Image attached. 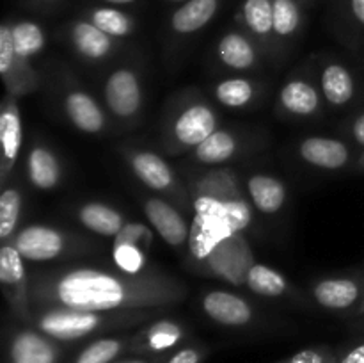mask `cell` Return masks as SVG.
Masks as SVG:
<instances>
[{"label":"cell","mask_w":364,"mask_h":363,"mask_svg":"<svg viewBox=\"0 0 364 363\" xmlns=\"http://www.w3.org/2000/svg\"><path fill=\"white\" fill-rule=\"evenodd\" d=\"M363 315H364V299H363V301H361V305H359V308L355 310V313H354V315L350 317V319H354V317H363Z\"/></svg>","instance_id":"46"},{"label":"cell","mask_w":364,"mask_h":363,"mask_svg":"<svg viewBox=\"0 0 364 363\" xmlns=\"http://www.w3.org/2000/svg\"><path fill=\"white\" fill-rule=\"evenodd\" d=\"M0 77L7 95L16 98L32 95L43 84L41 73L36 70L32 60L21 57L14 48L11 23H2L0 27Z\"/></svg>","instance_id":"20"},{"label":"cell","mask_w":364,"mask_h":363,"mask_svg":"<svg viewBox=\"0 0 364 363\" xmlns=\"http://www.w3.org/2000/svg\"><path fill=\"white\" fill-rule=\"evenodd\" d=\"M348 327H350L358 337H364V315L348 319Z\"/></svg>","instance_id":"43"},{"label":"cell","mask_w":364,"mask_h":363,"mask_svg":"<svg viewBox=\"0 0 364 363\" xmlns=\"http://www.w3.org/2000/svg\"><path fill=\"white\" fill-rule=\"evenodd\" d=\"M153 231L155 230L149 224L128 221L127 226L114 237V265L130 274H142L151 269L148 258L153 246Z\"/></svg>","instance_id":"21"},{"label":"cell","mask_w":364,"mask_h":363,"mask_svg":"<svg viewBox=\"0 0 364 363\" xmlns=\"http://www.w3.org/2000/svg\"><path fill=\"white\" fill-rule=\"evenodd\" d=\"M64 344L46 337L34 326L18 322L7 333L4 363H60Z\"/></svg>","instance_id":"19"},{"label":"cell","mask_w":364,"mask_h":363,"mask_svg":"<svg viewBox=\"0 0 364 363\" xmlns=\"http://www.w3.org/2000/svg\"><path fill=\"white\" fill-rule=\"evenodd\" d=\"M169 356H137V354H132V358L117 359V362H114V363H166Z\"/></svg>","instance_id":"42"},{"label":"cell","mask_w":364,"mask_h":363,"mask_svg":"<svg viewBox=\"0 0 364 363\" xmlns=\"http://www.w3.org/2000/svg\"><path fill=\"white\" fill-rule=\"evenodd\" d=\"M220 0H187L169 20V28L178 38H187L205 28L217 14Z\"/></svg>","instance_id":"31"},{"label":"cell","mask_w":364,"mask_h":363,"mask_svg":"<svg viewBox=\"0 0 364 363\" xmlns=\"http://www.w3.org/2000/svg\"><path fill=\"white\" fill-rule=\"evenodd\" d=\"M210 354V347L203 342L191 340L167 358L166 363H203Z\"/></svg>","instance_id":"39"},{"label":"cell","mask_w":364,"mask_h":363,"mask_svg":"<svg viewBox=\"0 0 364 363\" xmlns=\"http://www.w3.org/2000/svg\"><path fill=\"white\" fill-rule=\"evenodd\" d=\"M107 4H112V6H124V4H132L135 0H103Z\"/></svg>","instance_id":"44"},{"label":"cell","mask_w":364,"mask_h":363,"mask_svg":"<svg viewBox=\"0 0 364 363\" xmlns=\"http://www.w3.org/2000/svg\"><path fill=\"white\" fill-rule=\"evenodd\" d=\"M238 20L244 31L262 46L267 56L277 52L274 36V0H244Z\"/></svg>","instance_id":"29"},{"label":"cell","mask_w":364,"mask_h":363,"mask_svg":"<svg viewBox=\"0 0 364 363\" xmlns=\"http://www.w3.org/2000/svg\"><path fill=\"white\" fill-rule=\"evenodd\" d=\"M199 308L208 320L228 330H255L262 313L244 295L228 288H208L199 298Z\"/></svg>","instance_id":"15"},{"label":"cell","mask_w":364,"mask_h":363,"mask_svg":"<svg viewBox=\"0 0 364 363\" xmlns=\"http://www.w3.org/2000/svg\"><path fill=\"white\" fill-rule=\"evenodd\" d=\"M323 109L326 102L313 68L302 66L294 71L277 93L276 112L287 120H316Z\"/></svg>","instance_id":"12"},{"label":"cell","mask_w":364,"mask_h":363,"mask_svg":"<svg viewBox=\"0 0 364 363\" xmlns=\"http://www.w3.org/2000/svg\"><path fill=\"white\" fill-rule=\"evenodd\" d=\"M21 142H23V123H21L20 105L18 98L13 95L4 96L0 105V185H6L11 180L16 160L20 157Z\"/></svg>","instance_id":"25"},{"label":"cell","mask_w":364,"mask_h":363,"mask_svg":"<svg viewBox=\"0 0 364 363\" xmlns=\"http://www.w3.org/2000/svg\"><path fill=\"white\" fill-rule=\"evenodd\" d=\"M245 288L259 298L272 301H288L302 306H315L308 294H302L283 273L267 263L255 262L245 276Z\"/></svg>","instance_id":"24"},{"label":"cell","mask_w":364,"mask_h":363,"mask_svg":"<svg viewBox=\"0 0 364 363\" xmlns=\"http://www.w3.org/2000/svg\"><path fill=\"white\" fill-rule=\"evenodd\" d=\"M119 155L123 157L124 164L132 171V174L148 191L171 199L185 212L194 210L191 191L178 177L174 167L162 155L148 148H137V146L130 144H121Z\"/></svg>","instance_id":"7"},{"label":"cell","mask_w":364,"mask_h":363,"mask_svg":"<svg viewBox=\"0 0 364 363\" xmlns=\"http://www.w3.org/2000/svg\"><path fill=\"white\" fill-rule=\"evenodd\" d=\"M59 98L63 112L73 128L82 134L98 135L107 130L109 114L102 102L89 93L66 66H60Z\"/></svg>","instance_id":"10"},{"label":"cell","mask_w":364,"mask_h":363,"mask_svg":"<svg viewBox=\"0 0 364 363\" xmlns=\"http://www.w3.org/2000/svg\"><path fill=\"white\" fill-rule=\"evenodd\" d=\"M87 20L116 39L128 38L135 31V20L116 7H95L89 11Z\"/></svg>","instance_id":"36"},{"label":"cell","mask_w":364,"mask_h":363,"mask_svg":"<svg viewBox=\"0 0 364 363\" xmlns=\"http://www.w3.org/2000/svg\"><path fill=\"white\" fill-rule=\"evenodd\" d=\"M313 66L326 105L334 110L363 105L364 82L350 64L333 56H320Z\"/></svg>","instance_id":"9"},{"label":"cell","mask_w":364,"mask_h":363,"mask_svg":"<svg viewBox=\"0 0 364 363\" xmlns=\"http://www.w3.org/2000/svg\"><path fill=\"white\" fill-rule=\"evenodd\" d=\"M141 206L149 226L160 235L169 248L176 249L187 258L191 244L192 221L185 217V210L164 196L149 192L141 196Z\"/></svg>","instance_id":"16"},{"label":"cell","mask_w":364,"mask_h":363,"mask_svg":"<svg viewBox=\"0 0 364 363\" xmlns=\"http://www.w3.org/2000/svg\"><path fill=\"white\" fill-rule=\"evenodd\" d=\"M27 260L20 255L13 242L0 246V287L18 322L34 326L31 301V270L25 267Z\"/></svg>","instance_id":"13"},{"label":"cell","mask_w":364,"mask_h":363,"mask_svg":"<svg viewBox=\"0 0 364 363\" xmlns=\"http://www.w3.org/2000/svg\"><path fill=\"white\" fill-rule=\"evenodd\" d=\"M348 6H350L352 18H354L359 31L364 36V0H348Z\"/></svg>","instance_id":"41"},{"label":"cell","mask_w":364,"mask_h":363,"mask_svg":"<svg viewBox=\"0 0 364 363\" xmlns=\"http://www.w3.org/2000/svg\"><path fill=\"white\" fill-rule=\"evenodd\" d=\"M194 217L210 224H228L237 233L256 230L258 214L249 201L237 171L228 166L205 169L188 185Z\"/></svg>","instance_id":"2"},{"label":"cell","mask_w":364,"mask_h":363,"mask_svg":"<svg viewBox=\"0 0 364 363\" xmlns=\"http://www.w3.org/2000/svg\"><path fill=\"white\" fill-rule=\"evenodd\" d=\"M276 363H336V349L331 345L306 347Z\"/></svg>","instance_id":"38"},{"label":"cell","mask_w":364,"mask_h":363,"mask_svg":"<svg viewBox=\"0 0 364 363\" xmlns=\"http://www.w3.org/2000/svg\"><path fill=\"white\" fill-rule=\"evenodd\" d=\"M341 137L347 139L358 153H364V105L355 107L340 127Z\"/></svg>","instance_id":"37"},{"label":"cell","mask_w":364,"mask_h":363,"mask_svg":"<svg viewBox=\"0 0 364 363\" xmlns=\"http://www.w3.org/2000/svg\"><path fill=\"white\" fill-rule=\"evenodd\" d=\"M75 217L91 233L98 237H116L124 226L128 219L119 209L109 205L105 201H84L75 209Z\"/></svg>","instance_id":"30"},{"label":"cell","mask_w":364,"mask_h":363,"mask_svg":"<svg viewBox=\"0 0 364 363\" xmlns=\"http://www.w3.org/2000/svg\"><path fill=\"white\" fill-rule=\"evenodd\" d=\"M220 127L215 107L196 88L174 93L166 103L160 144L167 155L191 153Z\"/></svg>","instance_id":"5"},{"label":"cell","mask_w":364,"mask_h":363,"mask_svg":"<svg viewBox=\"0 0 364 363\" xmlns=\"http://www.w3.org/2000/svg\"><path fill=\"white\" fill-rule=\"evenodd\" d=\"M66 39L77 56L91 64L105 63L117 52L116 38L100 31L89 20H75L68 25Z\"/></svg>","instance_id":"27"},{"label":"cell","mask_w":364,"mask_h":363,"mask_svg":"<svg viewBox=\"0 0 364 363\" xmlns=\"http://www.w3.org/2000/svg\"><path fill=\"white\" fill-rule=\"evenodd\" d=\"M304 25V13L297 0H274V36L277 52H283L284 43L297 38Z\"/></svg>","instance_id":"33"},{"label":"cell","mask_w":364,"mask_h":363,"mask_svg":"<svg viewBox=\"0 0 364 363\" xmlns=\"http://www.w3.org/2000/svg\"><path fill=\"white\" fill-rule=\"evenodd\" d=\"M308 295L318 308L350 319L364 299V267L316 278L308 285Z\"/></svg>","instance_id":"11"},{"label":"cell","mask_w":364,"mask_h":363,"mask_svg":"<svg viewBox=\"0 0 364 363\" xmlns=\"http://www.w3.org/2000/svg\"><path fill=\"white\" fill-rule=\"evenodd\" d=\"M256 262L244 233L228 224H210L194 217L187 263L205 276L231 285H245V276Z\"/></svg>","instance_id":"3"},{"label":"cell","mask_w":364,"mask_h":363,"mask_svg":"<svg viewBox=\"0 0 364 363\" xmlns=\"http://www.w3.org/2000/svg\"><path fill=\"white\" fill-rule=\"evenodd\" d=\"M171 308H141L123 312H78V310L34 306V327L60 344H73L84 338L105 335L110 331L132 330L166 315Z\"/></svg>","instance_id":"4"},{"label":"cell","mask_w":364,"mask_h":363,"mask_svg":"<svg viewBox=\"0 0 364 363\" xmlns=\"http://www.w3.org/2000/svg\"><path fill=\"white\" fill-rule=\"evenodd\" d=\"M21 210H23V192L18 185H2L0 192V242H11L20 230Z\"/></svg>","instance_id":"34"},{"label":"cell","mask_w":364,"mask_h":363,"mask_svg":"<svg viewBox=\"0 0 364 363\" xmlns=\"http://www.w3.org/2000/svg\"><path fill=\"white\" fill-rule=\"evenodd\" d=\"M180 278L162 269L130 274L114 267L59 265L31 270V301L34 306L78 312H123L141 308H173L187 299Z\"/></svg>","instance_id":"1"},{"label":"cell","mask_w":364,"mask_h":363,"mask_svg":"<svg viewBox=\"0 0 364 363\" xmlns=\"http://www.w3.org/2000/svg\"><path fill=\"white\" fill-rule=\"evenodd\" d=\"M265 96V82L259 78L233 75L210 85V100L228 110H247Z\"/></svg>","instance_id":"26"},{"label":"cell","mask_w":364,"mask_h":363,"mask_svg":"<svg viewBox=\"0 0 364 363\" xmlns=\"http://www.w3.org/2000/svg\"><path fill=\"white\" fill-rule=\"evenodd\" d=\"M64 167L52 146L41 139L32 141L25 155V177L36 191H53L63 184Z\"/></svg>","instance_id":"28"},{"label":"cell","mask_w":364,"mask_h":363,"mask_svg":"<svg viewBox=\"0 0 364 363\" xmlns=\"http://www.w3.org/2000/svg\"><path fill=\"white\" fill-rule=\"evenodd\" d=\"M354 171H364V153H361L358 159V164H355Z\"/></svg>","instance_id":"45"},{"label":"cell","mask_w":364,"mask_h":363,"mask_svg":"<svg viewBox=\"0 0 364 363\" xmlns=\"http://www.w3.org/2000/svg\"><path fill=\"white\" fill-rule=\"evenodd\" d=\"M242 185L258 216L274 219L287 210L290 191L287 182L277 174L263 169L249 171Z\"/></svg>","instance_id":"22"},{"label":"cell","mask_w":364,"mask_h":363,"mask_svg":"<svg viewBox=\"0 0 364 363\" xmlns=\"http://www.w3.org/2000/svg\"><path fill=\"white\" fill-rule=\"evenodd\" d=\"M171 2H187V0H171Z\"/></svg>","instance_id":"47"},{"label":"cell","mask_w":364,"mask_h":363,"mask_svg":"<svg viewBox=\"0 0 364 363\" xmlns=\"http://www.w3.org/2000/svg\"><path fill=\"white\" fill-rule=\"evenodd\" d=\"M144 82L134 64H121L107 73L102 85V103L110 120L121 128L135 127L144 110Z\"/></svg>","instance_id":"8"},{"label":"cell","mask_w":364,"mask_h":363,"mask_svg":"<svg viewBox=\"0 0 364 363\" xmlns=\"http://www.w3.org/2000/svg\"><path fill=\"white\" fill-rule=\"evenodd\" d=\"M258 139V135L251 134V132L219 127L198 148L188 153V159L194 166L205 167V169L224 167L233 160L240 159Z\"/></svg>","instance_id":"18"},{"label":"cell","mask_w":364,"mask_h":363,"mask_svg":"<svg viewBox=\"0 0 364 363\" xmlns=\"http://www.w3.org/2000/svg\"><path fill=\"white\" fill-rule=\"evenodd\" d=\"M294 155L309 169L323 173L354 171L359 153L347 139L333 135H306L295 142Z\"/></svg>","instance_id":"14"},{"label":"cell","mask_w":364,"mask_h":363,"mask_svg":"<svg viewBox=\"0 0 364 363\" xmlns=\"http://www.w3.org/2000/svg\"><path fill=\"white\" fill-rule=\"evenodd\" d=\"M336 363H364V337L336 347Z\"/></svg>","instance_id":"40"},{"label":"cell","mask_w":364,"mask_h":363,"mask_svg":"<svg viewBox=\"0 0 364 363\" xmlns=\"http://www.w3.org/2000/svg\"><path fill=\"white\" fill-rule=\"evenodd\" d=\"M132 337L134 333L127 335H110V337H98L85 344L70 363H114L117 358L130 352Z\"/></svg>","instance_id":"32"},{"label":"cell","mask_w":364,"mask_h":363,"mask_svg":"<svg viewBox=\"0 0 364 363\" xmlns=\"http://www.w3.org/2000/svg\"><path fill=\"white\" fill-rule=\"evenodd\" d=\"M11 242L27 262L34 263L78 258L102 249L98 242L84 235L45 223H32L20 228Z\"/></svg>","instance_id":"6"},{"label":"cell","mask_w":364,"mask_h":363,"mask_svg":"<svg viewBox=\"0 0 364 363\" xmlns=\"http://www.w3.org/2000/svg\"><path fill=\"white\" fill-rule=\"evenodd\" d=\"M11 32H13L14 48L25 59L32 60L46 48V32L36 21H16V23L11 25Z\"/></svg>","instance_id":"35"},{"label":"cell","mask_w":364,"mask_h":363,"mask_svg":"<svg viewBox=\"0 0 364 363\" xmlns=\"http://www.w3.org/2000/svg\"><path fill=\"white\" fill-rule=\"evenodd\" d=\"M262 46L245 31H228L215 45V57L219 64L233 73H251L262 70L265 64Z\"/></svg>","instance_id":"23"},{"label":"cell","mask_w":364,"mask_h":363,"mask_svg":"<svg viewBox=\"0 0 364 363\" xmlns=\"http://www.w3.org/2000/svg\"><path fill=\"white\" fill-rule=\"evenodd\" d=\"M192 340V331L185 320L160 315L134 331L130 352L137 356H169Z\"/></svg>","instance_id":"17"}]
</instances>
